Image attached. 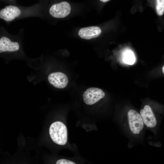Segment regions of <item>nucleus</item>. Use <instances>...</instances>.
<instances>
[{"mask_svg": "<svg viewBox=\"0 0 164 164\" xmlns=\"http://www.w3.org/2000/svg\"><path fill=\"white\" fill-rule=\"evenodd\" d=\"M49 134L52 140L56 144L64 145L67 142V128L61 122L57 121L52 123L49 128Z\"/></svg>", "mask_w": 164, "mask_h": 164, "instance_id": "obj_1", "label": "nucleus"}, {"mask_svg": "<svg viewBox=\"0 0 164 164\" xmlns=\"http://www.w3.org/2000/svg\"><path fill=\"white\" fill-rule=\"evenodd\" d=\"M127 115L131 131L134 134H139L144 127V123L140 114L135 110L131 109L128 111Z\"/></svg>", "mask_w": 164, "mask_h": 164, "instance_id": "obj_2", "label": "nucleus"}, {"mask_svg": "<svg viewBox=\"0 0 164 164\" xmlns=\"http://www.w3.org/2000/svg\"><path fill=\"white\" fill-rule=\"evenodd\" d=\"M25 14L22 9L18 7L9 5L0 11V18L6 22H9L23 16Z\"/></svg>", "mask_w": 164, "mask_h": 164, "instance_id": "obj_3", "label": "nucleus"}, {"mask_svg": "<svg viewBox=\"0 0 164 164\" xmlns=\"http://www.w3.org/2000/svg\"><path fill=\"white\" fill-rule=\"evenodd\" d=\"M105 94L101 89L90 87L87 89L83 94L84 103L88 105L93 104L104 98Z\"/></svg>", "mask_w": 164, "mask_h": 164, "instance_id": "obj_4", "label": "nucleus"}, {"mask_svg": "<svg viewBox=\"0 0 164 164\" xmlns=\"http://www.w3.org/2000/svg\"><path fill=\"white\" fill-rule=\"evenodd\" d=\"M71 7L67 2H63L53 5L49 9L50 15L56 18H64L70 14Z\"/></svg>", "mask_w": 164, "mask_h": 164, "instance_id": "obj_5", "label": "nucleus"}, {"mask_svg": "<svg viewBox=\"0 0 164 164\" xmlns=\"http://www.w3.org/2000/svg\"><path fill=\"white\" fill-rule=\"evenodd\" d=\"M49 83L54 87L63 89L67 85L68 80L67 75L61 72H53L50 74L48 77Z\"/></svg>", "mask_w": 164, "mask_h": 164, "instance_id": "obj_6", "label": "nucleus"}, {"mask_svg": "<svg viewBox=\"0 0 164 164\" xmlns=\"http://www.w3.org/2000/svg\"><path fill=\"white\" fill-rule=\"evenodd\" d=\"M140 115L143 123L147 127L153 128L157 125L155 116L150 107L148 105L144 106L140 111Z\"/></svg>", "mask_w": 164, "mask_h": 164, "instance_id": "obj_7", "label": "nucleus"}, {"mask_svg": "<svg viewBox=\"0 0 164 164\" xmlns=\"http://www.w3.org/2000/svg\"><path fill=\"white\" fill-rule=\"evenodd\" d=\"M20 48L19 43L9 37L2 36L0 38V53L4 52H15Z\"/></svg>", "mask_w": 164, "mask_h": 164, "instance_id": "obj_8", "label": "nucleus"}, {"mask_svg": "<svg viewBox=\"0 0 164 164\" xmlns=\"http://www.w3.org/2000/svg\"><path fill=\"white\" fill-rule=\"evenodd\" d=\"M101 33V30L99 27L92 26L80 29L78 35L82 39H90L98 37Z\"/></svg>", "mask_w": 164, "mask_h": 164, "instance_id": "obj_9", "label": "nucleus"}, {"mask_svg": "<svg viewBox=\"0 0 164 164\" xmlns=\"http://www.w3.org/2000/svg\"><path fill=\"white\" fill-rule=\"evenodd\" d=\"M123 59L125 63L129 65L133 64L135 61V57L134 53L129 50L125 52Z\"/></svg>", "mask_w": 164, "mask_h": 164, "instance_id": "obj_10", "label": "nucleus"}, {"mask_svg": "<svg viewBox=\"0 0 164 164\" xmlns=\"http://www.w3.org/2000/svg\"><path fill=\"white\" fill-rule=\"evenodd\" d=\"M156 11L159 16L162 15L164 13V0H156Z\"/></svg>", "mask_w": 164, "mask_h": 164, "instance_id": "obj_11", "label": "nucleus"}, {"mask_svg": "<svg viewBox=\"0 0 164 164\" xmlns=\"http://www.w3.org/2000/svg\"><path fill=\"white\" fill-rule=\"evenodd\" d=\"M56 164H76L75 163L71 161L66 159H62L57 161Z\"/></svg>", "mask_w": 164, "mask_h": 164, "instance_id": "obj_12", "label": "nucleus"}, {"mask_svg": "<svg viewBox=\"0 0 164 164\" xmlns=\"http://www.w3.org/2000/svg\"><path fill=\"white\" fill-rule=\"evenodd\" d=\"M100 0L102 2H106L109 1L110 0Z\"/></svg>", "mask_w": 164, "mask_h": 164, "instance_id": "obj_13", "label": "nucleus"}, {"mask_svg": "<svg viewBox=\"0 0 164 164\" xmlns=\"http://www.w3.org/2000/svg\"><path fill=\"white\" fill-rule=\"evenodd\" d=\"M164 66H163L162 67V72L163 73H164Z\"/></svg>", "mask_w": 164, "mask_h": 164, "instance_id": "obj_14", "label": "nucleus"}, {"mask_svg": "<svg viewBox=\"0 0 164 164\" xmlns=\"http://www.w3.org/2000/svg\"></svg>", "mask_w": 164, "mask_h": 164, "instance_id": "obj_15", "label": "nucleus"}]
</instances>
